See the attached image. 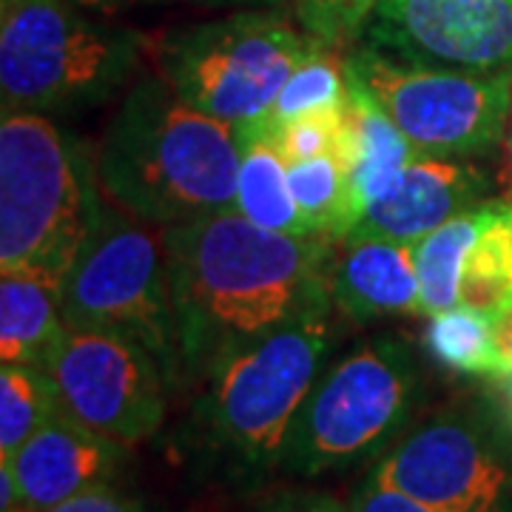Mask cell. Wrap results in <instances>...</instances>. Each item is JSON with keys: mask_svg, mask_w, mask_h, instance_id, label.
<instances>
[{"mask_svg": "<svg viewBox=\"0 0 512 512\" xmlns=\"http://www.w3.org/2000/svg\"><path fill=\"white\" fill-rule=\"evenodd\" d=\"M333 245L268 231L237 208L163 228L183 382L197 384L234 350L333 305Z\"/></svg>", "mask_w": 512, "mask_h": 512, "instance_id": "obj_1", "label": "cell"}, {"mask_svg": "<svg viewBox=\"0 0 512 512\" xmlns=\"http://www.w3.org/2000/svg\"><path fill=\"white\" fill-rule=\"evenodd\" d=\"M333 311L325 305L271 330L197 382L177 444L200 476L254 490L279 470L299 407L328 365Z\"/></svg>", "mask_w": 512, "mask_h": 512, "instance_id": "obj_2", "label": "cell"}, {"mask_svg": "<svg viewBox=\"0 0 512 512\" xmlns=\"http://www.w3.org/2000/svg\"><path fill=\"white\" fill-rule=\"evenodd\" d=\"M239 128L191 106L163 77L137 80L111 114L97 180L146 225H180L237 208Z\"/></svg>", "mask_w": 512, "mask_h": 512, "instance_id": "obj_3", "label": "cell"}, {"mask_svg": "<svg viewBox=\"0 0 512 512\" xmlns=\"http://www.w3.org/2000/svg\"><path fill=\"white\" fill-rule=\"evenodd\" d=\"M97 165L49 114L3 109L0 268L66 276L92 234L103 194Z\"/></svg>", "mask_w": 512, "mask_h": 512, "instance_id": "obj_4", "label": "cell"}, {"mask_svg": "<svg viewBox=\"0 0 512 512\" xmlns=\"http://www.w3.org/2000/svg\"><path fill=\"white\" fill-rule=\"evenodd\" d=\"M146 46L140 32L89 18L72 0H0L3 109L103 106L131 83Z\"/></svg>", "mask_w": 512, "mask_h": 512, "instance_id": "obj_5", "label": "cell"}, {"mask_svg": "<svg viewBox=\"0 0 512 512\" xmlns=\"http://www.w3.org/2000/svg\"><path fill=\"white\" fill-rule=\"evenodd\" d=\"M419 393V365L402 339L359 342L319 373L293 421L279 470L319 478L382 458L410 427Z\"/></svg>", "mask_w": 512, "mask_h": 512, "instance_id": "obj_6", "label": "cell"}, {"mask_svg": "<svg viewBox=\"0 0 512 512\" xmlns=\"http://www.w3.org/2000/svg\"><path fill=\"white\" fill-rule=\"evenodd\" d=\"M313 46L316 40L285 15L239 9L168 32L157 40L154 60L183 100L242 128L271 114L282 86Z\"/></svg>", "mask_w": 512, "mask_h": 512, "instance_id": "obj_7", "label": "cell"}, {"mask_svg": "<svg viewBox=\"0 0 512 512\" xmlns=\"http://www.w3.org/2000/svg\"><path fill=\"white\" fill-rule=\"evenodd\" d=\"M63 319L134 336L160 359L171 387L185 384L163 234L111 200L63 276Z\"/></svg>", "mask_w": 512, "mask_h": 512, "instance_id": "obj_8", "label": "cell"}, {"mask_svg": "<svg viewBox=\"0 0 512 512\" xmlns=\"http://www.w3.org/2000/svg\"><path fill=\"white\" fill-rule=\"evenodd\" d=\"M350 83L365 89L421 154L481 157L504 140L512 72H473L359 46L345 55Z\"/></svg>", "mask_w": 512, "mask_h": 512, "instance_id": "obj_9", "label": "cell"}, {"mask_svg": "<svg viewBox=\"0 0 512 512\" xmlns=\"http://www.w3.org/2000/svg\"><path fill=\"white\" fill-rule=\"evenodd\" d=\"M63 416L120 444L154 439L171 379L151 350L111 328L66 325L46 362Z\"/></svg>", "mask_w": 512, "mask_h": 512, "instance_id": "obj_10", "label": "cell"}, {"mask_svg": "<svg viewBox=\"0 0 512 512\" xmlns=\"http://www.w3.org/2000/svg\"><path fill=\"white\" fill-rule=\"evenodd\" d=\"M370 473L433 512H512V447L470 407L407 427Z\"/></svg>", "mask_w": 512, "mask_h": 512, "instance_id": "obj_11", "label": "cell"}, {"mask_svg": "<svg viewBox=\"0 0 512 512\" xmlns=\"http://www.w3.org/2000/svg\"><path fill=\"white\" fill-rule=\"evenodd\" d=\"M370 43L413 60L512 72V0H379Z\"/></svg>", "mask_w": 512, "mask_h": 512, "instance_id": "obj_12", "label": "cell"}, {"mask_svg": "<svg viewBox=\"0 0 512 512\" xmlns=\"http://www.w3.org/2000/svg\"><path fill=\"white\" fill-rule=\"evenodd\" d=\"M3 458L12 464L23 512H46L74 495L111 484L126 464L128 447L60 413Z\"/></svg>", "mask_w": 512, "mask_h": 512, "instance_id": "obj_13", "label": "cell"}, {"mask_svg": "<svg viewBox=\"0 0 512 512\" xmlns=\"http://www.w3.org/2000/svg\"><path fill=\"white\" fill-rule=\"evenodd\" d=\"M487 200V177L461 157L416 154L402 180L367 208L356 231L419 242L439 225Z\"/></svg>", "mask_w": 512, "mask_h": 512, "instance_id": "obj_14", "label": "cell"}, {"mask_svg": "<svg viewBox=\"0 0 512 512\" xmlns=\"http://www.w3.org/2000/svg\"><path fill=\"white\" fill-rule=\"evenodd\" d=\"M328 285L336 311L348 319L424 313L413 242L362 231L336 239Z\"/></svg>", "mask_w": 512, "mask_h": 512, "instance_id": "obj_15", "label": "cell"}, {"mask_svg": "<svg viewBox=\"0 0 512 512\" xmlns=\"http://www.w3.org/2000/svg\"><path fill=\"white\" fill-rule=\"evenodd\" d=\"M333 151L345 168L353 191L367 208L402 180L407 165L419 154L402 134V128L387 117V111L350 80L342 106V128Z\"/></svg>", "mask_w": 512, "mask_h": 512, "instance_id": "obj_16", "label": "cell"}, {"mask_svg": "<svg viewBox=\"0 0 512 512\" xmlns=\"http://www.w3.org/2000/svg\"><path fill=\"white\" fill-rule=\"evenodd\" d=\"M63 279L35 268H3L0 359L3 365L46 367L63 336Z\"/></svg>", "mask_w": 512, "mask_h": 512, "instance_id": "obj_17", "label": "cell"}, {"mask_svg": "<svg viewBox=\"0 0 512 512\" xmlns=\"http://www.w3.org/2000/svg\"><path fill=\"white\" fill-rule=\"evenodd\" d=\"M242 160L237 174V211L256 225L291 234L313 237L299 214L288 183V160L262 126H242Z\"/></svg>", "mask_w": 512, "mask_h": 512, "instance_id": "obj_18", "label": "cell"}, {"mask_svg": "<svg viewBox=\"0 0 512 512\" xmlns=\"http://www.w3.org/2000/svg\"><path fill=\"white\" fill-rule=\"evenodd\" d=\"M288 183L313 237L345 239L365 220L367 205L353 191L336 151L288 163Z\"/></svg>", "mask_w": 512, "mask_h": 512, "instance_id": "obj_19", "label": "cell"}, {"mask_svg": "<svg viewBox=\"0 0 512 512\" xmlns=\"http://www.w3.org/2000/svg\"><path fill=\"white\" fill-rule=\"evenodd\" d=\"M424 348L439 365L461 376H510V362L498 342V319L470 305L433 313L424 330Z\"/></svg>", "mask_w": 512, "mask_h": 512, "instance_id": "obj_20", "label": "cell"}, {"mask_svg": "<svg viewBox=\"0 0 512 512\" xmlns=\"http://www.w3.org/2000/svg\"><path fill=\"white\" fill-rule=\"evenodd\" d=\"M487 202L484 200L470 211H461L458 217L439 225L427 237L413 242V256H416V271H419L421 305L424 313L450 311L461 305V276H464V262L476 242L478 231L487 217Z\"/></svg>", "mask_w": 512, "mask_h": 512, "instance_id": "obj_21", "label": "cell"}, {"mask_svg": "<svg viewBox=\"0 0 512 512\" xmlns=\"http://www.w3.org/2000/svg\"><path fill=\"white\" fill-rule=\"evenodd\" d=\"M461 305L493 313H512V200L487 202V217L464 262Z\"/></svg>", "mask_w": 512, "mask_h": 512, "instance_id": "obj_22", "label": "cell"}, {"mask_svg": "<svg viewBox=\"0 0 512 512\" xmlns=\"http://www.w3.org/2000/svg\"><path fill=\"white\" fill-rule=\"evenodd\" d=\"M60 399L46 370L3 365L0 370V453L12 456L40 427L60 416Z\"/></svg>", "mask_w": 512, "mask_h": 512, "instance_id": "obj_23", "label": "cell"}, {"mask_svg": "<svg viewBox=\"0 0 512 512\" xmlns=\"http://www.w3.org/2000/svg\"><path fill=\"white\" fill-rule=\"evenodd\" d=\"M348 97V77H345V55H336L333 46H325L316 40L311 55L305 57L282 92L276 97L271 114L259 123L265 128L285 126L288 120H296L302 114L322 109H342Z\"/></svg>", "mask_w": 512, "mask_h": 512, "instance_id": "obj_24", "label": "cell"}, {"mask_svg": "<svg viewBox=\"0 0 512 512\" xmlns=\"http://www.w3.org/2000/svg\"><path fill=\"white\" fill-rule=\"evenodd\" d=\"M339 128H342V109H322L288 120L285 126L265 128V131L276 143L279 154L288 163H296V160H311V157L333 151L339 140Z\"/></svg>", "mask_w": 512, "mask_h": 512, "instance_id": "obj_25", "label": "cell"}, {"mask_svg": "<svg viewBox=\"0 0 512 512\" xmlns=\"http://www.w3.org/2000/svg\"><path fill=\"white\" fill-rule=\"evenodd\" d=\"M299 26L325 46H345L370 20L365 0H296Z\"/></svg>", "mask_w": 512, "mask_h": 512, "instance_id": "obj_26", "label": "cell"}, {"mask_svg": "<svg viewBox=\"0 0 512 512\" xmlns=\"http://www.w3.org/2000/svg\"><path fill=\"white\" fill-rule=\"evenodd\" d=\"M350 512H433L416 501L413 495L402 493L396 487H390L379 476H370L362 481V487L348 501Z\"/></svg>", "mask_w": 512, "mask_h": 512, "instance_id": "obj_27", "label": "cell"}, {"mask_svg": "<svg viewBox=\"0 0 512 512\" xmlns=\"http://www.w3.org/2000/svg\"><path fill=\"white\" fill-rule=\"evenodd\" d=\"M46 512H151V510H148L140 498L120 493V490H114L111 484H100V487L74 495V498H69V501H63V504H57V507H52V510H46Z\"/></svg>", "mask_w": 512, "mask_h": 512, "instance_id": "obj_28", "label": "cell"}, {"mask_svg": "<svg viewBox=\"0 0 512 512\" xmlns=\"http://www.w3.org/2000/svg\"><path fill=\"white\" fill-rule=\"evenodd\" d=\"M256 512H350V507L328 493L288 490V493H276L268 501H262Z\"/></svg>", "mask_w": 512, "mask_h": 512, "instance_id": "obj_29", "label": "cell"}, {"mask_svg": "<svg viewBox=\"0 0 512 512\" xmlns=\"http://www.w3.org/2000/svg\"><path fill=\"white\" fill-rule=\"evenodd\" d=\"M205 9H259V6H279L285 0H191Z\"/></svg>", "mask_w": 512, "mask_h": 512, "instance_id": "obj_30", "label": "cell"}, {"mask_svg": "<svg viewBox=\"0 0 512 512\" xmlns=\"http://www.w3.org/2000/svg\"><path fill=\"white\" fill-rule=\"evenodd\" d=\"M504 171H501V180H504V188H507V197L512 200V106H510V117H507V128H504Z\"/></svg>", "mask_w": 512, "mask_h": 512, "instance_id": "obj_31", "label": "cell"}, {"mask_svg": "<svg viewBox=\"0 0 512 512\" xmlns=\"http://www.w3.org/2000/svg\"><path fill=\"white\" fill-rule=\"evenodd\" d=\"M77 6H83V9H103V0H72Z\"/></svg>", "mask_w": 512, "mask_h": 512, "instance_id": "obj_32", "label": "cell"}, {"mask_svg": "<svg viewBox=\"0 0 512 512\" xmlns=\"http://www.w3.org/2000/svg\"><path fill=\"white\" fill-rule=\"evenodd\" d=\"M128 3H137V0H103V9H117V6H128Z\"/></svg>", "mask_w": 512, "mask_h": 512, "instance_id": "obj_33", "label": "cell"}, {"mask_svg": "<svg viewBox=\"0 0 512 512\" xmlns=\"http://www.w3.org/2000/svg\"><path fill=\"white\" fill-rule=\"evenodd\" d=\"M367 3V9H370V15H373V9H376V3H379V0H365Z\"/></svg>", "mask_w": 512, "mask_h": 512, "instance_id": "obj_34", "label": "cell"}]
</instances>
